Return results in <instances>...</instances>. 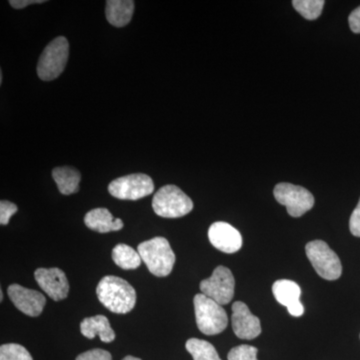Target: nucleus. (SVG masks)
I'll return each instance as SVG.
<instances>
[{"label":"nucleus","mask_w":360,"mask_h":360,"mask_svg":"<svg viewBox=\"0 0 360 360\" xmlns=\"http://www.w3.org/2000/svg\"><path fill=\"white\" fill-rule=\"evenodd\" d=\"M99 302L115 314H124L134 309L136 292L127 281L120 277H103L96 288Z\"/></svg>","instance_id":"f257e3e1"},{"label":"nucleus","mask_w":360,"mask_h":360,"mask_svg":"<svg viewBox=\"0 0 360 360\" xmlns=\"http://www.w3.org/2000/svg\"><path fill=\"white\" fill-rule=\"evenodd\" d=\"M142 262L153 276H169L174 269L175 255L169 243L165 238H155L144 241L137 248Z\"/></svg>","instance_id":"f03ea898"},{"label":"nucleus","mask_w":360,"mask_h":360,"mask_svg":"<svg viewBox=\"0 0 360 360\" xmlns=\"http://www.w3.org/2000/svg\"><path fill=\"white\" fill-rule=\"evenodd\" d=\"M196 324L206 335L221 333L227 328L229 317L219 303L200 293L194 296Z\"/></svg>","instance_id":"7ed1b4c3"},{"label":"nucleus","mask_w":360,"mask_h":360,"mask_svg":"<svg viewBox=\"0 0 360 360\" xmlns=\"http://www.w3.org/2000/svg\"><path fill=\"white\" fill-rule=\"evenodd\" d=\"M153 210L165 219H179L193 210V202L179 187L165 186L155 193Z\"/></svg>","instance_id":"20e7f679"},{"label":"nucleus","mask_w":360,"mask_h":360,"mask_svg":"<svg viewBox=\"0 0 360 360\" xmlns=\"http://www.w3.org/2000/svg\"><path fill=\"white\" fill-rule=\"evenodd\" d=\"M70 56V44L65 37H58L45 47L39 65L37 75L44 82H51L65 70Z\"/></svg>","instance_id":"39448f33"},{"label":"nucleus","mask_w":360,"mask_h":360,"mask_svg":"<svg viewBox=\"0 0 360 360\" xmlns=\"http://www.w3.org/2000/svg\"><path fill=\"white\" fill-rule=\"evenodd\" d=\"M307 257L319 276L326 281H336L342 274L340 257L331 250L328 243L314 240L305 246Z\"/></svg>","instance_id":"423d86ee"},{"label":"nucleus","mask_w":360,"mask_h":360,"mask_svg":"<svg viewBox=\"0 0 360 360\" xmlns=\"http://www.w3.org/2000/svg\"><path fill=\"white\" fill-rule=\"evenodd\" d=\"M274 193L276 200L285 206L288 214L292 217H302L314 205V195L302 186L281 182L277 184Z\"/></svg>","instance_id":"0eeeda50"},{"label":"nucleus","mask_w":360,"mask_h":360,"mask_svg":"<svg viewBox=\"0 0 360 360\" xmlns=\"http://www.w3.org/2000/svg\"><path fill=\"white\" fill-rule=\"evenodd\" d=\"M155 191V184L148 175L134 174L111 181L108 191L118 200H137L146 198Z\"/></svg>","instance_id":"6e6552de"},{"label":"nucleus","mask_w":360,"mask_h":360,"mask_svg":"<svg viewBox=\"0 0 360 360\" xmlns=\"http://www.w3.org/2000/svg\"><path fill=\"white\" fill-rule=\"evenodd\" d=\"M200 288L203 295L220 305H225L233 298L236 281L231 269L217 266L210 278L201 281Z\"/></svg>","instance_id":"1a4fd4ad"},{"label":"nucleus","mask_w":360,"mask_h":360,"mask_svg":"<svg viewBox=\"0 0 360 360\" xmlns=\"http://www.w3.org/2000/svg\"><path fill=\"white\" fill-rule=\"evenodd\" d=\"M40 288L54 302L65 300L70 292V283L65 272L59 269H39L34 272Z\"/></svg>","instance_id":"9d476101"},{"label":"nucleus","mask_w":360,"mask_h":360,"mask_svg":"<svg viewBox=\"0 0 360 360\" xmlns=\"http://www.w3.org/2000/svg\"><path fill=\"white\" fill-rule=\"evenodd\" d=\"M7 293L16 309L28 316L37 317L44 311L46 300L39 291L28 290L20 284H11L7 288Z\"/></svg>","instance_id":"9b49d317"},{"label":"nucleus","mask_w":360,"mask_h":360,"mask_svg":"<svg viewBox=\"0 0 360 360\" xmlns=\"http://www.w3.org/2000/svg\"><path fill=\"white\" fill-rule=\"evenodd\" d=\"M231 322L234 333L241 340H253L262 333L259 319L251 314L245 302L233 303Z\"/></svg>","instance_id":"f8f14e48"},{"label":"nucleus","mask_w":360,"mask_h":360,"mask_svg":"<svg viewBox=\"0 0 360 360\" xmlns=\"http://www.w3.org/2000/svg\"><path fill=\"white\" fill-rule=\"evenodd\" d=\"M208 238L215 248L225 253L236 252L243 246L240 232L224 221L215 222L210 227Z\"/></svg>","instance_id":"ddd939ff"},{"label":"nucleus","mask_w":360,"mask_h":360,"mask_svg":"<svg viewBox=\"0 0 360 360\" xmlns=\"http://www.w3.org/2000/svg\"><path fill=\"white\" fill-rule=\"evenodd\" d=\"M272 292L277 302L288 307V312L292 316H302L304 312V307L300 302L302 290L300 285L288 279H281L272 285Z\"/></svg>","instance_id":"4468645a"},{"label":"nucleus","mask_w":360,"mask_h":360,"mask_svg":"<svg viewBox=\"0 0 360 360\" xmlns=\"http://www.w3.org/2000/svg\"><path fill=\"white\" fill-rule=\"evenodd\" d=\"M84 224L91 231L106 233V232L118 231L123 227L122 220L115 219L110 210L106 208H96L86 213Z\"/></svg>","instance_id":"2eb2a0df"},{"label":"nucleus","mask_w":360,"mask_h":360,"mask_svg":"<svg viewBox=\"0 0 360 360\" xmlns=\"http://www.w3.org/2000/svg\"><path fill=\"white\" fill-rule=\"evenodd\" d=\"M82 335L89 340H94L96 335L101 338L103 342L110 343L115 340V333L111 328L110 322L104 315L87 317L80 324Z\"/></svg>","instance_id":"dca6fc26"},{"label":"nucleus","mask_w":360,"mask_h":360,"mask_svg":"<svg viewBox=\"0 0 360 360\" xmlns=\"http://www.w3.org/2000/svg\"><path fill=\"white\" fill-rule=\"evenodd\" d=\"M134 11V1L131 0H110L106 2V20L115 27L129 25Z\"/></svg>","instance_id":"f3484780"},{"label":"nucleus","mask_w":360,"mask_h":360,"mask_svg":"<svg viewBox=\"0 0 360 360\" xmlns=\"http://www.w3.org/2000/svg\"><path fill=\"white\" fill-rule=\"evenodd\" d=\"M52 177L58 184L59 193L65 195L77 193L82 179L78 170L70 167H56L52 170Z\"/></svg>","instance_id":"a211bd4d"},{"label":"nucleus","mask_w":360,"mask_h":360,"mask_svg":"<svg viewBox=\"0 0 360 360\" xmlns=\"http://www.w3.org/2000/svg\"><path fill=\"white\" fill-rule=\"evenodd\" d=\"M112 259L117 266L125 270L136 269L137 267L141 266L142 262L139 251H135L129 245H123V243L113 248Z\"/></svg>","instance_id":"6ab92c4d"},{"label":"nucleus","mask_w":360,"mask_h":360,"mask_svg":"<svg viewBox=\"0 0 360 360\" xmlns=\"http://www.w3.org/2000/svg\"><path fill=\"white\" fill-rule=\"evenodd\" d=\"M186 347L193 360H221L215 347L208 341L191 338L186 341Z\"/></svg>","instance_id":"aec40b11"},{"label":"nucleus","mask_w":360,"mask_h":360,"mask_svg":"<svg viewBox=\"0 0 360 360\" xmlns=\"http://www.w3.org/2000/svg\"><path fill=\"white\" fill-rule=\"evenodd\" d=\"M326 2L323 0H295L292 6L305 20H314L321 16Z\"/></svg>","instance_id":"412c9836"},{"label":"nucleus","mask_w":360,"mask_h":360,"mask_svg":"<svg viewBox=\"0 0 360 360\" xmlns=\"http://www.w3.org/2000/svg\"><path fill=\"white\" fill-rule=\"evenodd\" d=\"M0 360H33L32 355L22 345L8 343L0 347Z\"/></svg>","instance_id":"4be33fe9"},{"label":"nucleus","mask_w":360,"mask_h":360,"mask_svg":"<svg viewBox=\"0 0 360 360\" xmlns=\"http://www.w3.org/2000/svg\"><path fill=\"white\" fill-rule=\"evenodd\" d=\"M257 348L250 345H239L232 348L227 355L229 360H257Z\"/></svg>","instance_id":"5701e85b"},{"label":"nucleus","mask_w":360,"mask_h":360,"mask_svg":"<svg viewBox=\"0 0 360 360\" xmlns=\"http://www.w3.org/2000/svg\"><path fill=\"white\" fill-rule=\"evenodd\" d=\"M18 206L11 201L1 200L0 202V224L2 225L8 224L11 217L18 212Z\"/></svg>","instance_id":"b1692460"},{"label":"nucleus","mask_w":360,"mask_h":360,"mask_svg":"<svg viewBox=\"0 0 360 360\" xmlns=\"http://www.w3.org/2000/svg\"><path fill=\"white\" fill-rule=\"evenodd\" d=\"M75 360H112V357L106 350L96 348L78 355Z\"/></svg>","instance_id":"393cba45"},{"label":"nucleus","mask_w":360,"mask_h":360,"mask_svg":"<svg viewBox=\"0 0 360 360\" xmlns=\"http://www.w3.org/2000/svg\"><path fill=\"white\" fill-rule=\"evenodd\" d=\"M350 232L356 238H360V200L359 205L352 212L349 219Z\"/></svg>","instance_id":"a878e982"},{"label":"nucleus","mask_w":360,"mask_h":360,"mask_svg":"<svg viewBox=\"0 0 360 360\" xmlns=\"http://www.w3.org/2000/svg\"><path fill=\"white\" fill-rule=\"evenodd\" d=\"M348 22H349L350 30L354 33H360V6L355 8L349 18H348Z\"/></svg>","instance_id":"bb28decb"},{"label":"nucleus","mask_w":360,"mask_h":360,"mask_svg":"<svg viewBox=\"0 0 360 360\" xmlns=\"http://www.w3.org/2000/svg\"><path fill=\"white\" fill-rule=\"evenodd\" d=\"M44 2H45V0H11L9 4L14 8L22 9L26 6H30V4H44Z\"/></svg>","instance_id":"cd10ccee"},{"label":"nucleus","mask_w":360,"mask_h":360,"mask_svg":"<svg viewBox=\"0 0 360 360\" xmlns=\"http://www.w3.org/2000/svg\"><path fill=\"white\" fill-rule=\"evenodd\" d=\"M122 360H141V359H137V357L130 356V355H129V356L124 357V359H123Z\"/></svg>","instance_id":"c85d7f7f"},{"label":"nucleus","mask_w":360,"mask_h":360,"mask_svg":"<svg viewBox=\"0 0 360 360\" xmlns=\"http://www.w3.org/2000/svg\"><path fill=\"white\" fill-rule=\"evenodd\" d=\"M0 297H1V302L4 300V293H2V291H0Z\"/></svg>","instance_id":"c756f323"}]
</instances>
